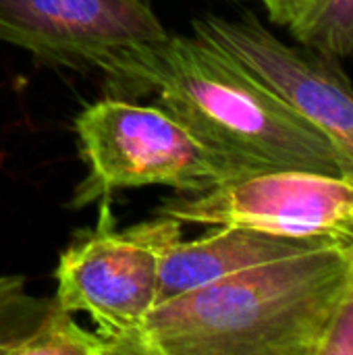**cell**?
Segmentation results:
<instances>
[{"label":"cell","mask_w":353,"mask_h":355,"mask_svg":"<svg viewBox=\"0 0 353 355\" xmlns=\"http://www.w3.org/2000/svg\"><path fill=\"white\" fill-rule=\"evenodd\" d=\"M112 96L154 94L204 146L248 173L300 168L353 177V162L285 100L198 35H169L131 54L108 79Z\"/></svg>","instance_id":"obj_1"},{"label":"cell","mask_w":353,"mask_h":355,"mask_svg":"<svg viewBox=\"0 0 353 355\" xmlns=\"http://www.w3.org/2000/svg\"><path fill=\"white\" fill-rule=\"evenodd\" d=\"M347 245L283 256L158 304L129 355H316Z\"/></svg>","instance_id":"obj_2"},{"label":"cell","mask_w":353,"mask_h":355,"mask_svg":"<svg viewBox=\"0 0 353 355\" xmlns=\"http://www.w3.org/2000/svg\"><path fill=\"white\" fill-rule=\"evenodd\" d=\"M87 175L69 206L79 210L114 191L148 185L196 196L246 175L235 160L204 146L164 108L108 96L85 106L75 119Z\"/></svg>","instance_id":"obj_3"},{"label":"cell","mask_w":353,"mask_h":355,"mask_svg":"<svg viewBox=\"0 0 353 355\" xmlns=\"http://www.w3.org/2000/svg\"><path fill=\"white\" fill-rule=\"evenodd\" d=\"M181 237L183 225L160 214L119 229L110 198H102L96 225L58 258L54 300L73 316L85 314L112 355H129L156 308L162 256Z\"/></svg>","instance_id":"obj_4"},{"label":"cell","mask_w":353,"mask_h":355,"mask_svg":"<svg viewBox=\"0 0 353 355\" xmlns=\"http://www.w3.org/2000/svg\"><path fill=\"white\" fill-rule=\"evenodd\" d=\"M154 214L181 225L243 227L327 245L353 243V177L300 168L254 171L196 196L175 193Z\"/></svg>","instance_id":"obj_5"},{"label":"cell","mask_w":353,"mask_h":355,"mask_svg":"<svg viewBox=\"0 0 353 355\" xmlns=\"http://www.w3.org/2000/svg\"><path fill=\"white\" fill-rule=\"evenodd\" d=\"M169 35L152 0H0V42L50 67L98 71L104 81Z\"/></svg>","instance_id":"obj_6"},{"label":"cell","mask_w":353,"mask_h":355,"mask_svg":"<svg viewBox=\"0 0 353 355\" xmlns=\"http://www.w3.org/2000/svg\"><path fill=\"white\" fill-rule=\"evenodd\" d=\"M191 29L285 100L353 162V85L339 60L285 44L254 12H208L196 17Z\"/></svg>","instance_id":"obj_7"},{"label":"cell","mask_w":353,"mask_h":355,"mask_svg":"<svg viewBox=\"0 0 353 355\" xmlns=\"http://www.w3.org/2000/svg\"><path fill=\"white\" fill-rule=\"evenodd\" d=\"M327 243L279 237L243 227H212L196 239H177L162 256L156 306L233 272Z\"/></svg>","instance_id":"obj_8"},{"label":"cell","mask_w":353,"mask_h":355,"mask_svg":"<svg viewBox=\"0 0 353 355\" xmlns=\"http://www.w3.org/2000/svg\"><path fill=\"white\" fill-rule=\"evenodd\" d=\"M58 308L54 297L27 293L23 277L0 275V355H35Z\"/></svg>","instance_id":"obj_9"},{"label":"cell","mask_w":353,"mask_h":355,"mask_svg":"<svg viewBox=\"0 0 353 355\" xmlns=\"http://www.w3.org/2000/svg\"><path fill=\"white\" fill-rule=\"evenodd\" d=\"M287 29L306 48L339 62L353 58V0H306Z\"/></svg>","instance_id":"obj_10"},{"label":"cell","mask_w":353,"mask_h":355,"mask_svg":"<svg viewBox=\"0 0 353 355\" xmlns=\"http://www.w3.org/2000/svg\"><path fill=\"white\" fill-rule=\"evenodd\" d=\"M316 355H353V243L347 245L345 279Z\"/></svg>","instance_id":"obj_11"},{"label":"cell","mask_w":353,"mask_h":355,"mask_svg":"<svg viewBox=\"0 0 353 355\" xmlns=\"http://www.w3.org/2000/svg\"><path fill=\"white\" fill-rule=\"evenodd\" d=\"M260 2L266 8L268 19L281 27H289L306 4V0H260Z\"/></svg>","instance_id":"obj_12"}]
</instances>
